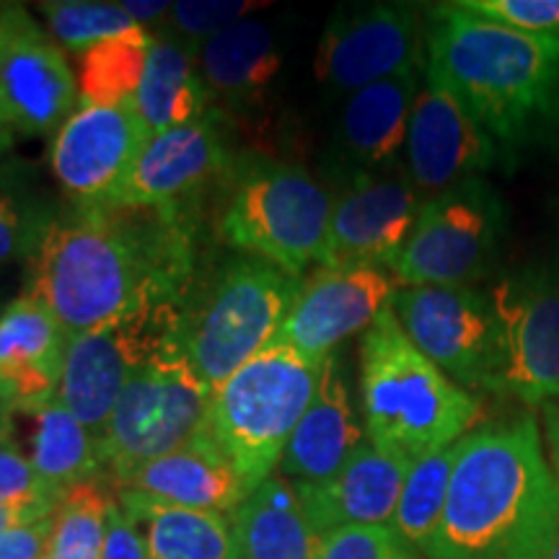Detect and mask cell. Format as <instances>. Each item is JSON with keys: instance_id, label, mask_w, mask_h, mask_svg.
Here are the masks:
<instances>
[{"instance_id": "obj_26", "label": "cell", "mask_w": 559, "mask_h": 559, "mask_svg": "<svg viewBox=\"0 0 559 559\" xmlns=\"http://www.w3.org/2000/svg\"><path fill=\"white\" fill-rule=\"evenodd\" d=\"M241 559H319L313 528L293 481L270 477L228 513Z\"/></svg>"}, {"instance_id": "obj_42", "label": "cell", "mask_w": 559, "mask_h": 559, "mask_svg": "<svg viewBox=\"0 0 559 559\" xmlns=\"http://www.w3.org/2000/svg\"><path fill=\"white\" fill-rule=\"evenodd\" d=\"M542 409H544V425H542L544 443H547V456H549L551 469H555L559 479V402H551Z\"/></svg>"}, {"instance_id": "obj_10", "label": "cell", "mask_w": 559, "mask_h": 559, "mask_svg": "<svg viewBox=\"0 0 559 559\" xmlns=\"http://www.w3.org/2000/svg\"><path fill=\"white\" fill-rule=\"evenodd\" d=\"M419 353L469 394H506V334L489 290L400 288L391 300Z\"/></svg>"}, {"instance_id": "obj_28", "label": "cell", "mask_w": 559, "mask_h": 559, "mask_svg": "<svg viewBox=\"0 0 559 559\" xmlns=\"http://www.w3.org/2000/svg\"><path fill=\"white\" fill-rule=\"evenodd\" d=\"M115 492L143 531L151 559H241L234 526L223 513L171 506L135 489Z\"/></svg>"}, {"instance_id": "obj_44", "label": "cell", "mask_w": 559, "mask_h": 559, "mask_svg": "<svg viewBox=\"0 0 559 559\" xmlns=\"http://www.w3.org/2000/svg\"><path fill=\"white\" fill-rule=\"evenodd\" d=\"M29 519H26L24 513H19V510H11V508H0V534H5V531L16 528V526H29Z\"/></svg>"}, {"instance_id": "obj_25", "label": "cell", "mask_w": 559, "mask_h": 559, "mask_svg": "<svg viewBox=\"0 0 559 559\" xmlns=\"http://www.w3.org/2000/svg\"><path fill=\"white\" fill-rule=\"evenodd\" d=\"M200 73L210 96H218L230 109L262 107L272 83L283 70V52L275 34L257 19H243L218 37L198 47Z\"/></svg>"}, {"instance_id": "obj_1", "label": "cell", "mask_w": 559, "mask_h": 559, "mask_svg": "<svg viewBox=\"0 0 559 559\" xmlns=\"http://www.w3.org/2000/svg\"><path fill=\"white\" fill-rule=\"evenodd\" d=\"M198 205H75L26 260V296L70 337L130 313L185 306L198 283Z\"/></svg>"}, {"instance_id": "obj_35", "label": "cell", "mask_w": 559, "mask_h": 559, "mask_svg": "<svg viewBox=\"0 0 559 559\" xmlns=\"http://www.w3.org/2000/svg\"><path fill=\"white\" fill-rule=\"evenodd\" d=\"M260 9H267V3H260V0H179V3H171L166 21L179 41L200 47L247 19V13Z\"/></svg>"}, {"instance_id": "obj_17", "label": "cell", "mask_w": 559, "mask_h": 559, "mask_svg": "<svg viewBox=\"0 0 559 559\" xmlns=\"http://www.w3.org/2000/svg\"><path fill=\"white\" fill-rule=\"evenodd\" d=\"M234 164L223 115L210 109L198 122L151 138L107 207L194 205L213 181L228 177Z\"/></svg>"}, {"instance_id": "obj_15", "label": "cell", "mask_w": 559, "mask_h": 559, "mask_svg": "<svg viewBox=\"0 0 559 559\" xmlns=\"http://www.w3.org/2000/svg\"><path fill=\"white\" fill-rule=\"evenodd\" d=\"M423 202L404 164L353 179L334 198L330 236L319 264L334 270H391L407 247Z\"/></svg>"}, {"instance_id": "obj_16", "label": "cell", "mask_w": 559, "mask_h": 559, "mask_svg": "<svg viewBox=\"0 0 559 559\" xmlns=\"http://www.w3.org/2000/svg\"><path fill=\"white\" fill-rule=\"evenodd\" d=\"M498 158L495 140L459 96L425 68L404 143V169L419 198H438L464 181L485 177Z\"/></svg>"}, {"instance_id": "obj_21", "label": "cell", "mask_w": 559, "mask_h": 559, "mask_svg": "<svg viewBox=\"0 0 559 559\" xmlns=\"http://www.w3.org/2000/svg\"><path fill=\"white\" fill-rule=\"evenodd\" d=\"M70 334L37 298L21 293L0 313V396L16 415L58 400Z\"/></svg>"}, {"instance_id": "obj_43", "label": "cell", "mask_w": 559, "mask_h": 559, "mask_svg": "<svg viewBox=\"0 0 559 559\" xmlns=\"http://www.w3.org/2000/svg\"><path fill=\"white\" fill-rule=\"evenodd\" d=\"M13 419H16V412L0 396V445L13 443Z\"/></svg>"}, {"instance_id": "obj_39", "label": "cell", "mask_w": 559, "mask_h": 559, "mask_svg": "<svg viewBox=\"0 0 559 559\" xmlns=\"http://www.w3.org/2000/svg\"><path fill=\"white\" fill-rule=\"evenodd\" d=\"M102 559H151L143 531L138 528V523L124 513L117 500L109 510L107 542H104Z\"/></svg>"}, {"instance_id": "obj_32", "label": "cell", "mask_w": 559, "mask_h": 559, "mask_svg": "<svg viewBox=\"0 0 559 559\" xmlns=\"http://www.w3.org/2000/svg\"><path fill=\"white\" fill-rule=\"evenodd\" d=\"M115 500L99 479L68 489L52 515L45 559H102Z\"/></svg>"}, {"instance_id": "obj_20", "label": "cell", "mask_w": 559, "mask_h": 559, "mask_svg": "<svg viewBox=\"0 0 559 559\" xmlns=\"http://www.w3.org/2000/svg\"><path fill=\"white\" fill-rule=\"evenodd\" d=\"M425 68L370 83L347 96L330 143V174L342 187L402 164L412 107Z\"/></svg>"}, {"instance_id": "obj_3", "label": "cell", "mask_w": 559, "mask_h": 559, "mask_svg": "<svg viewBox=\"0 0 559 559\" xmlns=\"http://www.w3.org/2000/svg\"><path fill=\"white\" fill-rule=\"evenodd\" d=\"M425 68L449 86L500 156L559 130V37L523 34L461 11L432 5Z\"/></svg>"}, {"instance_id": "obj_13", "label": "cell", "mask_w": 559, "mask_h": 559, "mask_svg": "<svg viewBox=\"0 0 559 559\" xmlns=\"http://www.w3.org/2000/svg\"><path fill=\"white\" fill-rule=\"evenodd\" d=\"M506 334V394L559 402V254L502 275L489 290Z\"/></svg>"}, {"instance_id": "obj_7", "label": "cell", "mask_w": 559, "mask_h": 559, "mask_svg": "<svg viewBox=\"0 0 559 559\" xmlns=\"http://www.w3.org/2000/svg\"><path fill=\"white\" fill-rule=\"evenodd\" d=\"M332 210L334 194L300 166L236 160L218 213V239L243 257L304 277L324 254Z\"/></svg>"}, {"instance_id": "obj_41", "label": "cell", "mask_w": 559, "mask_h": 559, "mask_svg": "<svg viewBox=\"0 0 559 559\" xmlns=\"http://www.w3.org/2000/svg\"><path fill=\"white\" fill-rule=\"evenodd\" d=\"M122 9L130 13V19L135 21L138 26H145L148 29L151 21L166 19L171 11V3H164V0H124Z\"/></svg>"}, {"instance_id": "obj_24", "label": "cell", "mask_w": 559, "mask_h": 559, "mask_svg": "<svg viewBox=\"0 0 559 559\" xmlns=\"http://www.w3.org/2000/svg\"><path fill=\"white\" fill-rule=\"evenodd\" d=\"M115 489H135L171 506L213 513H230L251 492L205 428L169 456L140 466Z\"/></svg>"}, {"instance_id": "obj_38", "label": "cell", "mask_w": 559, "mask_h": 559, "mask_svg": "<svg viewBox=\"0 0 559 559\" xmlns=\"http://www.w3.org/2000/svg\"><path fill=\"white\" fill-rule=\"evenodd\" d=\"M50 221L13 194L0 192V264L29 260Z\"/></svg>"}, {"instance_id": "obj_29", "label": "cell", "mask_w": 559, "mask_h": 559, "mask_svg": "<svg viewBox=\"0 0 559 559\" xmlns=\"http://www.w3.org/2000/svg\"><path fill=\"white\" fill-rule=\"evenodd\" d=\"M24 415L32 419L29 461L55 492L66 495L104 474L99 438L58 400Z\"/></svg>"}, {"instance_id": "obj_37", "label": "cell", "mask_w": 559, "mask_h": 559, "mask_svg": "<svg viewBox=\"0 0 559 559\" xmlns=\"http://www.w3.org/2000/svg\"><path fill=\"white\" fill-rule=\"evenodd\" d=\"M456 5L508 29L559 37V0H459Z\"/></svg>"}, {"instance_id": "obj_9", "label": "cell", "mask_w": 559, "mask_h": 559, "mask_svg": "<svg viewBox=\"0 0 559 559\" xmlns=\"http://www.w3.org/2000/svg\"><path fill=\"white\" fill-rule=\"evenodd\" d=\"M213 389L194 373L179 349L145 366L122 391L99 456L111 485H120L140 466L169 456L205 428Z\"/></svg>"}, {"instance_id": "obj_14", "label": "cell", "mask_w": 559, "mask_h": 559, "mask_svg": "<svg viewBox=\"0 0 559 559\" xmlns=\"http://www.w3.org/2000/svg\"><path fill=\"white\" fill-rule=\"evenodd\" d=\"M425 68V32L409 3H362L340 9L321 34L313 73L334 94Z\"/></svg>"}, {"instance_id": "obj_33", "label": "cell", "mask_w": 559, "mask_h": 559, "mask_svg": "<svg viewBox=\"0 0 559 559\" xmlns=\"http://www.w3.org/2000/svg\"><path fill=\"white\" fill-rule=\"evenodd\" d=\"M47 32L62 50L81 55L96 41L135 29V21L122 3H94V0H50L37 5Z\"/></svg>"}, {"instance_id": "obj_31", "label": "cell", "mask_w": 559, "mask_h": 559, "mask_svg": "<svg viewBox=\"0 0 559 559\" xmlns=\"http://www.w3.org/2000/svg\"><path fill=\"white\" fill-rule=\"evenodd\" d=\"M456 451L459 443L412 461L407 479H404L391 528L419 555L428 547L440 523V515H443Z\"/></svg>"}, {"instance_id": "obj_2", "label": "cell", "mask_w": 559, "mask_h": 559, "mask_svg": "<svg viewBox=\"0 0 559 559\" xmlns=\"http://www.w3.org/2000/svg\"><path fill=\"white\" fill-rule=\"evenodd\" d=\"M559 479L534 415L481 425L459 440L428 559H549Z\"/></svg>"}, {"instance_id": "obj_5", "label": "cell", "mask_w": 559, "mask_h": 559, "mask_svg": "<svg viewBox=\"0 0 559 559\" xmlns=\"http://www.w3.org/2000/svg\"><path fill=\"white\" fill-rule=\"evenodd\" d=\"M304 277L257 257H236L181 306L177 347L194 373L218 389L228 376L267 349L296 304Z\"/></svg>"}, {"instance_id": "obj_34", "label": "cell", "mask_w": 559, "mask_h": 559, "mask_svg": "<svg viewBox=\"0 0 559 559\" xmlns=\"http://www.w3.org/2000/svg\"><path fill=\"white\" fill-rule=\"evenodd\" d=\"M62 500L60 492L47 485L16 445H0V508L24 513L32 523L52 519Z\"/></svg>"}, {"instance_id": "obj_22", "label": "cell", "mask_w": 559, "mask_h": 559, "mask_svg": "<svg viewBox=\"0 0 559 559\" xmlns=\"http://www.w3.org/2000/svg\"><path fill=\"white\" fill-rule=\"evenodd\" d=\"M412 461L370 440L330 479L296 485L306 515L321 536L349 526H391Z\"/></svg>"}, {"instance_id": "obj_40", "label": "cell", "mask_w": 559, "mask_h": 559, "mask_svg": "<svg viewBox=\"0 0 559 559\" xmlns=\"http://www.w3.org/2000/svg\"><path fill=\"white\" fill-rule=\"evenodd\" d=\"M52 519L16 526L0 534V559H45Z\"/></svg>"}, {"instance_id": "obj_4", "label": "cell", "mask_w": 559, "mask_h": 559, "mask_svg": "<svg viewBox=\"0 0 559 559\" xmlns=\"http://www.w3.org/2000/svg\"><path fill=\"white\" fill-rule=\"evenodd\" d=\"M360 409L370 443L409 461L456 445L481 412L412 345L391 306L360 340Z\"/></svg>"}, {"instance_id": "obj_6", "label": "cell", "mask_w": 559, "mask_h": 559, "mask_svg": "<svg viewBox=\"0 0 559 559\" xmlns=\"http://www.w3.org/2000/svg\"><path fill=\"white\" fill-rule=\"evenodd\" d=\"M326 358H309L272 342L213 391L205 432L249 489L277 469L285 445L311 407Z\"/></svg>"}, {"instance_id": "obj_46", "label": "cell", "mask_w": 559, "mask_h": 559, "mask_svg": "<svg viewBox=\"0 0 559 559\" xmlns=\"http://www.w3.org/2000/svg\"><path fill=\"white\" fill-rule=\"evenodd\" d=\"M549 559H559V531H557V539H555V547L549 551Z\"/></svg>"}, {"instance_id": "obj_8", "label": "cell", "mask_w": 559, "mask_h": 559, "mask_svg": "<svg viewBox=\"0 0 559 559\" xmlns=\"http://www.w3.org/2000/svg\"><path fill=\"white\" fill-rule=\"evenodd\" d=\"M508 213L485 177L423 202L407 247L391 264L402 288H474L495 270Z\"/></svg>"}, {"instance_id": "obj_45", "label": "cell", "mask_w": 559, "mask_h": 559, "mask_svg": "<svg viewBox=\"0 0 559 559\" xmlns=\"http://www.w3.org/2000/svg\"><path fill=\"white\" fill-rule=\"evenodd\" d=\"M11 135H13V132H11L9 128H5L3 122H0V158H3V153L9 151V145H11Z\"/></svg>"}, {"instance_id": "obj_12", "label": "cell", "mask_w": 559, "mask_h": 559, "mask_svg": "<svg viewBox=\"0 0 559 559\" xmlns=\"http://www.w3.org/2000/svg\"><path fill=\"white\" fill-rule=\"evenodd\" d=\"M79 107L66 50L24 5L0 3V122L19 135H47Z\"/></svg>"}, {"instance_id": "obj_23", "label": "cell", "mask_w": 559, "mask_h": 559, "mask_svg": "<svg viewBox=\"0 0 559 559\" xmlns=\"http://www.w3.org/2000/svg\"><path fill=\"white\" fill-rule=\"evenodd\" d=\"M366 440V430L360 428L349 402L340 358L332 353L324 362L311 407L285 445L277 469L296 485H317L337 474Z\"/></svg>"}, {"instance_id": "obj_19", "label": "cell", "mask_w": 559, "mask_h": 559, "mask_svg": "<svg viewBox=\"0 0 559 559\" xmlns=\"http://www.w3.org/2000/svg\"><path fill=\"white\" fill-rule=\"evenodd\" d=\"M400 283L379 267H319L304 277L275 342L309 358H326L353 334L366 332L394 300Z\"/></svg>"}, {"instance_id": "obj_11", "label": "cell", "mask_w": 559, "mask_h": 559, "mask_svg": "<svg viewBox=\"0 0 559 559\" xmlns=\"http://www.w3.org/2000/svg\"><path fill=\"white\" fill-rule=\"evenodd\" d=\"M179 319L181 306H164L70 337L58 402L99 438L128 383L160 355L179 349Z\"/></svg>"}, {"instance_id": "obj_47", "label": "cell", "mask_w": 559, "mask_h": 559, "mask_svg": "<svg viewBox=\"0 0 559 559\" xmlns=\"http://www.w3.org/2000/svg\"><path fill=\"white\" fill-rule=\"evenodd\" d=\"M0 313H3V309H0Z\"/></svg>"}, {"instance_id": "obj_18", "label": "cell", "mask_w": 559, "mask_h": 559, "mask_svg": "<svg viewBox=\"0 0 559 559\" xmlns=\"http://www.w3.org/2000/svg\"><path fill=\"white\" fill-rule=\"evenodd\" d=\"M148 140L135 104H81L55 132L50 145L52 174L75 205H107Z\"/></svg>"}, {"instance_id": "obj_36", "label": "cell", "mask_w": 559, "mask_h": 559, "mask_svg": "<svg viewBox=\"0 0 559 559\" xmlns=\"http://www.w3.org/2000/svg\"><path fill=\"white\" fill-rule=\"evenodd\" d=\"M319 559H419L391 526H349L324 536Z\"/></svg>"}, {"instance_id": "obj_30", "label": "cell", "mask_w": 559, "mask_h": 559, "mask_svg": "<svg viewBox=\"0 0 559 559\" xmlns=\"http://www.w3.org/2000/svg\"><path fill=\"white\" fill-rule=\"evenodd\" d=\"M153 37L145 26H135L115 37L96 41L94 47L75 55L79 60L81 104L86 107H120L135 104V94L143 81L145 66L153 47Z\"/></svg>"}, {"instance_id": "obj_27", "label": "cell", "mask_w": 559, "mask_h": 559, "mask_svg": "<svg viewBox=\"0 0 559 559\" xmlns=\"http://www.w3.org/2000/svg\"><path fill=\"white\" fill-rule=\"evenodd\" d=\"M192 50L198 47L171 34L153 37L148 66L135 94V111L151 138L198 122L210 111L213 96L200 73L198 52Z\"/></svg>"}]
</instances>
